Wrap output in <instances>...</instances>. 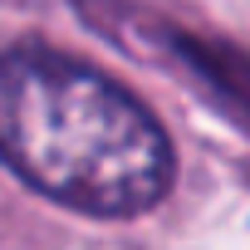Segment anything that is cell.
Returning <instances> with one entry per match:
<instances>
[{"instance_id": "2", "label": "cell", "mask_w": 250, "mask_h": 250, "mask_svg": "<svg viewBox=\"0 0 250 250\" xmlns=\"http://www.w3.org/2000/svg\"><path fill=\"white\" fill-rule=\"evenodd\" d=\"M167 54L177 64H187L235 118L250 123V49L221 44L211 35H187V30H167Z\"/></svg>"}, {"instance_id": "1", "label": "cell", "mask_w": 250, "mask_h": 250, "mask_svg": "<svg viewBox=\"0 0 250 250\" xmlns=\"http://www.w3.org/2000/svg\"><path fill=\"white\" fill-rule=\"evenodd\" d=\"M0 157L88 216H143L177 172L162 123L128 88L44 44L0 54Z\"/></svg>"}]
</instances>
